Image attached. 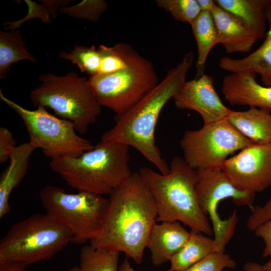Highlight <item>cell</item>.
<instances>
[{"label": "cell", "instance_id": "cell-12", "mask_svg": "<svg viewBox=\"0 0 271 271\" xmlns=\"http://www.w3.org/2000/svg\"><path fill=\"white\" fill-rule=\"evenodd\" d=\"M221 169L240 190L263 191L271 186V143H252L227 159Z\"/></svg>", "mask_w": 271, "mask_h": 271}, {"label": "cell", "instance_id": "cell-11", "mask_svg": "<svg viewBox=\"0 0 271 271\" xmlns=\"http://www.w3.org/2000/svg\"><path fill=\"white\" fill-rule=\"evenodd\" d=\"M197 173L195 190L200 207L211 220L218 251L224 252L234 232L237 215L235 210L227 219L222 220L217 211L219 203L230 198L237 206L251 207L255 194L238 189L221 168L197 170Z\"/></svg>", "mask_w": 271, "mask_h": 271}, {"label": "cell", "instance_id": "cell-13", "mask_svg": "<svg viewBox=\"0 0 271 271\" xmlns=\"http://www.w3.org/2000/svg\"><path fill=\"white\" fill-rule=\"evenodd\" d=\"M173 99L177 108L197 112L204 124L227 118L231 111L220 99L213 78L205 74L186 81Z\"/></svg>", "mask_w": 271, "mask_h": 271}, {"label": "cell", "instance_id": "cell-18", "mask_svg": "<svg viewBox=\"0 0 271 271\" xmlns=\"http://www.w3.org/2000/svg\"><path fill=\"white\" fill-rule=\"evenodd\" d=\"M35 150L29 143H25L17 147L10 155V164L0 179V218L10 212L11 194L26 175L30 157Z\"/></svg>", "mask_w": 271, "mask_h": 271}, {"label": "cell", "instance_id": "cell-15", "mask_svg": "<svg viewBox=\"0 0 271 271\" xmlns=\"http://www.w3.org/2000/svg\"><path fill=\"white\" fill-rule=\"evenodd\" d=\"M211 13L218 44L223 46L227 53H247L258 40L240 19L217 5Z\"/></svg>", "mask_w": 271, "mask_h": 271}, {"label": "cell", "instance_id": "cell-33", "mask_svg": "<svg viewBox=\"0 0 271 271\" xmlns=\"http://www.w3.org/2000/svg\"><path fill=\"white\" fill-rule=\"evenodd\" d=\"M27 265L17 261L0 259V271H25Z\"/></svg>", "mask_w": 271, "mask_h": 271}, {"label": "cell", "instance_id": "cell-36", "mask_svg": "<svg viewBox=\"0 0 271 271\" xmlns=\"http://www.w3.org/2000/svg\"><path fill=\"white\" fill-rule=\"evenodd\" d=\"M118 271H136L130 265L128 260L127 259H124L120 265L119 266ZM167 271H174L171 268H170Z\"/></svg>", "mask_w": 271, "mask_h": 271}, {"label": "cell", "instance_id": "cell-3", "mask_svg": "<svg viewBox=\"0 0 271 271\" xmlns=\"http://www.w3.org/2000/svg\"><path fill=\"white\" fill-rule=\"evenodd\" d=\"M169 167V172L166 175L146 167L139 172L154 199L157 221H181L191 231L212 236V225L202 211L197 197V171L180 157L174 158Z\"/></svg>", "mask_w": 271, "mask_h": 271}, {"label": "cell", "instance_id": "cell-2", "mask_svg": "<svg viewBox=\"0 0 271 271\" xmlns=\"http://www.w3.org/2000/svg\"><path fill=\"white\" fill-rule=\"evenodd\" d=\"M194 60L193 52L186 53L181 61L169 70L164 79L127 111L115 115L114 125L101 136L100 142L118 143L132 147L153 164L162 174L169 165L156 144L155 133L161 112L185 83Z\"/></svg>", "mask_w": 271, "mask_h": 271}, {"label": "cell", "instance_id": "cell-34", "mask_svg": "<svg viewBox=\"0 0 271 271\" xmlns=\"http://www.w3.org/2000/svg\"><path fill=\"white\" fill-rule=\"evenodd\" d=\"M201 11L211 13L216 4L212 0H196Z\"/></svg>", "mask_w": 271, "mask_h": 271}, {"label": "cell", "instance_id": "cell-19", "mask_svg": "<svg viewBox=\"0 0 271 271\" xmlns=\"http://www.w3.org/2000/svg\"><path fill=\"white\" fill-rule=\"evenodd\" d=\"M230 123L252 143H271V113L253 106L243 111H231Z\"/></svg>", "mask_w": 271, "mask_h": 271}, {"label": "cell", "instance_id": "cell-14", "mask_svg": "<svg viewBox=\"0 0 271 271\" xmlns=\"http://www.w3.org/2000/svg\"><path fill=\"white\" fill-rule=\"evenodd\" d=\"M252 72L232 73L225 76L221 91L233 105H248L271 113V86H262Z\"/></svg>", "mask_w": 271, "mask_h": 271}, {"label": "cell", "instance_id": "cell-37", "mask_svg": "<svg viewBox=\"0 0 271 271\" xmlns=\"http://www.w3.org/2000/svg\"><path fill=\"white\" fill-rule=\"evenodd\" d=\"M262 266L264 271H271V257L266 262L262 264Z\"/></svg>", "mask_w": 271, "mask_h": 271}, {"label": "cell", "instance_id": "cell-6", "mask_svg": "<svg viewBox=\"0 0 271 271\" xmlns=\"http://www.w3.org/2000/svg\"><path fill=\"white\" fill-rule=\"evenodd\" d=\"M64 224L47 214L37 213L14 224L0 241V259L27 266L51 258L72 242Z\"/></svg>", "mask_w": 271, "mask_h": 271}, {"label": "cell", "instance_id": "cell-20", "mask_svg": "<svg viewBox=\"0 0 271 271\" xmlns=\"http://www.w3.org/2000/svg\"><path fill=\"white\" fill-rule=\"evenodd\" d=\"M216 4L240 19L258 40L264 38L265 10L271 0H215Z\"/></svg>", "mask_w": 271, "mask_h": 271}, {"label": "cell", "instance_id": "cell-27", "mask_svg": "<svg viewBox=\"0 0 271 271\" xmlns=\"http://www.w3.org/2000/svg\"><path fill=\"white\" fill-rule=\"evenodd\" d=\"M155 2L176 20L190 24L201 12L196 0H156Z\"/></svg>", "mask_w": 271, "mask_h": 271}, {"label": "cell", "instance_id": "cell-30", "mask_svg": "<svg viewBox=\"0 0 271 271\" xmlns=\"http://www.w3.org/2000/svg\"><path fill=\"white\" fill-rule=\"evenodd\" d=\"M251 213L247 219L246 226L251 231L271 218V198L263 206H252Z\"/></svg>", "mask_w": 271, "mask_h": 271}, {"label": "cell", "instance_id": "cell-7", "mask_svg": "<svg viewBox=\"0 0 271 271\" xmlns=\"http://www.w3.org/2000/svg\"><path fill=\"white\" fill-rule=\"evenodd\" d=\"M46 213L66 226L72 232V243L90 241L98 232L108 204V199L87 191L68 193L48 185L39 192Z\"/></svg>", "mask_w": 271, "mask_h": 271}, {"label": "cell", "instance_id": "cell-28", "mask_svg": "<svg viewBox=\"0 0 271 271\" xmlns=\"http://www.w3.org/2000/svg\"><path fill=\"white\" fill-rule=\"evenodd\" d=\"M107 7L104 0H84L76 5L62 7L59 11L71 17L96 22Z\"/></svg>", "mask_w": 271, "mask_h": 271}, {"label": "cell", "instance_id": "cell-38", "mask_svg": "<svg viewBox=\"0 0 271 271\" xmlns=\"http://www.w3.org/2000/svg\"><path fill=\"white\" fill-rule=\"evenodd\" d=\"M66 271H82L79 266H74L70 268Z\"/></svg>", "mask_w": 271, "mask_h": 271}, {"label": "cell", "instance_id": "cell-31", "mask_svg": "<svg viewBox=\"0 0 271 271\" xmlns=\"http://www.w3.org/2000/svg\"><path fill=\"white\" fill-rule=\"evenodd\" d=\"M17 147L16 142L11 131L5 127H0V163L9 160L10 155Z\"/></svg>", "mask_w": 271, "mask_h": 271}, {"label": "cell", "instance_id": "cell-1", "mask_svg": "<svg viewBox=\"0 0 271 271\" xmlns=\"http://www.w3.org/2000/svg\"><path fill=\"white\" fill-rule=\"evenodd\" d=\"M109 195L100 227L90 243L98 248L122 252L140 264L157 221L153 196L139 173H132Z\"/></svg>", "mask_w": 271, "mask_h": 271}, {"label": "cell", "instance_id": "cell-16", "mask_svg": "<svg viewBox=\"0 0 271 271\" xmlns=\"http://www.w3.org/2000/svg\"><path fill=\"white\" fill-rule=\"evenodd\" d=\"M269 28L263 43L256 50L240 59L223 57L219 67L231 73L252 72L260 75L264 86H271V2L265 10Z\"/></svg>", "mask_w": 271, "mask_h": 271}, {"label": "cell", "instance_id": "cell-5", "mask_svg": "<svg viewBox=\"0 0 271 271\" xmlns=\"http://www.w3.org/2000/svg\"><path fill=\"white\" fill-rule=\"evenodd\" d=\"M39 80L40 84L30 93L34 105L51 109L60 118L71 121L80 134L96 121L101 106L88 79L70 72L63 76L42 74Z\"/></svg>", "mask_w": 271, "mask_h": 271}, {"label": "cell", "instance_id": "cell-8", "mask_svg": "<svg viewBox=\"0 0 271 271\" xmlns=\"http://www.w3.org/2000/svg\"><path fill=\"white\" fill-rule=\"evenodd\" d=\"M0 99L23 121L29 134V143L51 160L78 156L94 147L90 141L77 134L71 121L51 114L46 108L27 109L7 98L1 90Z\"/></svg>", "mask_w": 271, "mask_h": 271}, {"label": "cell", "instance_id": "cell-9", "mask_svg": "<svg viewBox=\"0 0 271 271\" xmlns=\"http://www.w3.org/2000/svg\"><path fill=\"white\" fill-rule=\"evenodd\" d=\"M88 80L100 105L115 115L127 111L159 83L152 63L141 55L124 69Z\"/></svg>", "mask_w": 271, "mask_h": 271}, {"label": "cell", "instance_id": "cell-35", "mask_svg": "<svg viewBox=\"0 0 271 271\" xmlns=\"http://www.w3.org/2000/svg\"><path fill=\"white\" fill-rule=\"evenodd\" d=\"M244 271H264L262 264L255 262L248 261L243 267Z\"/></svg>", "mask_w": 271, "mask_h": 271}, {"label": "cell", "instance_id": "cell-29", "mask_svg": "<svg viewBox=\"0 0 271 271\" xmlns=\"http://www.w3.org/2000/svg\"><path fill=\"white\" fill-rule=\"evenodd\" d=\"M236 266L235 261L228 254L214 252L183 271H223Z\"/></svg>", "mask_w": 271, "mask_h": 271}, {"label": "cell", "instance_id": "cell-25", "mask_svg": "<svg viewBox=\"0 0 271 271\" xmlns=\"http://www.w3.org/2000/svg\"><path fill=\"white\" fill-rule=\"evenodd\" d=\"M119 253L85 244L80 250L79 267L82 271H118Z\"/></svg>", "mask_w": 271, "mask_h": 271}, {"label": "cell", "instance_id": "cell-26", "mask_svg": "<svg viewBox=\"0 0 271 271\" xmlns=\"http://www.w3.org/2000/svg\"><path fill=\"white\" fill-rule=\"evenodd\" d=\"M59 56L75 64L80 71L89 76L98 74L100 65V55L95 46L75 45L69 52L61 51Z\"/></svg>", "mask_w": 271, "mask_h": 271}, {"label": "cell", "instance_id": "cell-21", "mask_svg": "<svg viewBox=\"0 0 271 271\" xmlns=\"http://www.w3.org/2000/svg\"><path fill=\"white\" fill-rule=\"evenodd\" d=\"M214 252H218L214 239L191 231L185 244L170 259V268L183 271Z\"/></svg>", "mask_w": 271, "mask_h": 271}, {"label": "cell", "instance_id": "cell-4", "mask_svg": "<svg viewBox=\"0 0 271 271\" xmlns=\"http://www.w3.org/2000/svg\"><path fill=\"white\" fill-rule=\"evenodd\" d=\"M129 146L100 142L76 157L50 160L51 170L71 187L100 195H109L131 175Z\"/></svg>", "mask_w": 271, "mask_h": 271}, {"label": "cell", "instance_id": "cell-17", "mask_svg": "<svg viewBox=\"0 0 271 271\" xmlns=\"http://www.w3.org/2000/svg\"><path fill=\"white\" fill-rule=\"evenodd\" d=\"M189 234L179 221L156 223L147 244L153 264L160 266L170 261L185 244Z\"/></svg>", "mask_w": 271, "mask_h": 271}, {"label": "cell", "instance_id": "cell-24", "mask_svg": "<svg viewBox=\"0 0 271 271\" xmlns=\"http://www.w3.org/2000/svg\"><path fill=\"white\" fill-rule=\"evenodd\" d=\"M98 49L101 60L96 75L113 73L124 69L141 56L131 46L124 43H119L111 47L100 45Z\"/></svg>", "mask_w": 271, "mask_h": 271}, {"label": "cell", "instance_id": "cell-22", "mask_svg": "<svg viewBox=\"0 0 271 271\" xmlns=\"http://www.w3.org/2000/svg\"><path fill=\"white\" fill-rule=\"evenodd\" d=\"M190 25L197 46L196 78H199L204 74L206 60L211 50L218 44L217 33L211 13L209 12L201 11Z\"/></svg>", "mask_w": 271, "mask_h": 271}, {"label": "cell", "instance_id": "cell-10", "mask_svg": "<svg viewBox=\"0 0 271 271\" xmlns=\"http://www.w3.org/2000/svg\"><path fill=\"white\" fill-rule=\"evenodd\" d=\"M252 143L226 118L185 131L180 146L186 162L197 171L221 168L229 155Z\"/></svg>", "mask_w": 271, "mask_h": 271}, {"label": "cell", "instance_id": "cell-39", "mask_svg": "<svg viewBox=\"0 0 271 271\" xmlns=\"http://www.w3.org/2000/svg\"><path fill=\"white\" fill-rule=\"evenodd\" d=\"M226 271H229V270H226Z\"/></svg>", "mask_w": 271, "mask_h": 271}, {"label": "cell", "instance_id": "cell-32", "mask_svg": "<svg viewBox=\"0 0 271 271\" xmlns=\"http://www.w3.org/2000/svg\"><path fill=\"white\" fill-rule=\"evenodd\" d=\"M254 231L255 235L261 237L264 242L262 256L271 257V218L257 227Z\"/></svg>", "mask_w": 271, "mask_h": 271}, {"label": "cell", "instance_id": "cell-23", "mask_svg": "<svg viewBox=\"0 0 271 271\" xmlns=\"http://www.w3.org/2000/svg\"><path fill=\"white\" fill-rule=\"evenodd\" d=\"M22 60L36 61L26 47V43L19 29L0 31V79L7 77L12 65Z\"/></svg>", "mask_w": 271, "mask_h": 271}]
</instances>
